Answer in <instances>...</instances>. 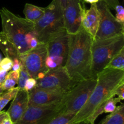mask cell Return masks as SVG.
Segmentation results:
<instances>
[{"instance_id": "1", "label": "cell", "mask_w": 124, "mask_h": 124, "mask_svg": "<svg viewBox=\"0 0 124 124\" xmlns=\"http://www.w3.org/2000/svg\"><path fill=\"white\" fill-rule=\"evenodd\" d=\"M93 40V38L82 27L76 34L70 35L69 53L65 68L76 83L93 78L92 74Z\"/></svg>"}, {"instance_id": "2", "label": "cell", "mask_w": 124, "mask_h": 124, "mask_svg": "<svg viewBox=\"0 0 124 124\" xmlns=\"http://www.w3.org/2000/svg\"><path fill=\"white\" fill-rule=\"evenodd\" d=\"M97 83L83 108L72 121L75 124L85 120L105 101L112 97L115 89L124 82V71L105 68L96 75Z\"/></svg>"}, {"instance_id": "3", "label": "cell", "mask_w": 124, "mask_h": 124, "mask_svg": "<svg viewBox=\"0 0 124 124\" xmlns=\"http://www.w3.org/2000/svg\"><path fill=\"white\" fill-rule=\"evenodd\" d=\"M2 32L8 40L15 46L20 55L31 50L30 43L36 37L35 23L16 15L7 9H0Z\"/></svg>"}, {"instance_id": "4", "label": "cell", "mask_w": 124, "mask_h": 124, "mask_svg": "<svg viewBox=\"0 0 124 124\" xmlns=\"http://www.w3.org/2000/svg\"><path fill=\"white\" fill-rule=\"evenodd\" d=\"M64 30L62 7L59 0H52L45 7L42 17L35 23V35L39 43L46 44Z\"/></svg>"}, {"instance_id": "5", "label": "cell", "mask_w": 124, "mask_h": 124, "mask_svg": "<svg viewBox=\"0 0 124 124\" xmlns=\"http://www.w3.org/2000/svg\"><path fill=\"white\" fill-rule=\"evenodd\" d=\"M124 47V34L107 38H94L92 46L93 78L105 69L110 60Z\"/></svg>"}, {"instance_id": "6", "label": "cell", "mask_w": 124, "mask_h": 124, "mask_svg": "<svg viewBox=\"0 0 124 124\" xmlns=\"http://www.w3.org/2000/svg\"><path fill=\"white\" fill-rule=\"evenodd\" d=\"M97 83V79L91 78L76 83L65 95L61 102V114H77L85 105Z\"/></svg>"}, {"instance_id": "7", "label": "cell", "mask_w": 124, "mask_h": 124, "mask_svg": "<svg viewBox=\"0 0 124 124\" xmlns=\"http://www.w3.org/2000/svg\"><path fill=\"white\" fill-rule=\"evenodd\" d=\"M69 39L70 35L64 30L46 44L47 52L46 65L48 71L65 66L69 53Z\"/></svg>"}, {"instance_id": "8", "label": "cell", "mask_w": 124, "mask_h": 124, "mask_svg": "<svg viewBox=\"0 0 124 124\" xmlns=\"http://www.w3.org/2000/svg\"><path fill=\"white\" fill-rule=\"evenodd\" d=\"M47 56L46 44H40L35 48L20 55L22 64L30 77L36 80L42 78L48 71L46 65Z\"/></svg>"}, {"instance_id": "9", "label": "cell", "mask_w": 124, "mask_h": 124, "mask_svg": "<svg viewBox=\"0 0 124 124\" xmlns=\"http://www.w3.org/2000/svg\"><path fill=\"white\" fill-rule=\"evenodd\" d=\"M76 84L65 66H60L48 70L42 78L37 80L36 88L67 93Z\"/></svg>"}, {"instance_id": "10", "label": "cell", "mask_w": 124, "mask_h": 124, "mask_svg": "<svg viewBox=\"0 0 124 124\" xmlns=\"http://www.w3.org/2000/svg\"><path fill=\"white\" fill-rule=\"evenodd\" d=\"M97 4L99 23L94 38H107L124 34V24L119 23L107 5L99 0Z\"/></svg>"}, {"instance_id": "11", "label": "cell", "mask_w": 124, "mask_h": 124, "mask_svg": "<svg viewBox=\"0 0 124 124\" xmlns=\"http://www.w3.org/2000/svg\"><path fill=\"white\" fill-rule=\"evenodd\" d=\"M60 103L45 106L29 105L21 118L14 124H46L61 114Z\"/></svg>"}, {"instance_id": "12", "label": "cell", "mask_w": 124, "mask_h": 124, "mask_svg": "<svg viewBox=\"0 0 124 124\" xmlns=\"http://www.w3.org/2000/svg\"><path fill=\"white\" fill-rule=\"evenodd\" d=\"M85 10L83 0H69L63 9L64 26L68 34L72 35L79 30Z\"/></svg>"}, {"instance_id": "13", "label": "cell", "mask_w": 124, "mask_h": 124, "mask_svg": "<svg viewBox=\"0 0 124 124\" xmlns=\"http://www.w3.org/2000/svg\"><path fill=\"white\" fill-rule=\"evenodd\" d=\"M29 92V105L45 106L60 103L66 93L36 88Z\"/></svg>"}, {"instance_id": "14", "label": "cell", "mask_w": 124, "mask_h": 124, "mask_svg": "<svg viewBox=\"0 0 124 124\" xmlns=\"http://www.w3.org/2000/svg\"><path fill=\"white\" fill-rule=\"evenodd\" d=\"M28 106L29 92L24 89H19L6 112L13 124H15L23 117Z\"/></svg>"}, {"instance_id": "15", "label": "cell", "mask_w": 124, "mask_h": 124, "mask_svg": "<svg viewBox=\"0 0 124 124\" xmlns=\"http://www.w3.org/2000/svg\"><path fill=\"white\" fill-rule=\"evenodd\" d=\"M0 50L2 51L5 57L9 58L13 62L12 71H20L23 66L20 59V53L15 46L1 31L0 32Z\"/></svg>"}, {"instance_id": "16", "label": "cell", "mask_w": 124, "mask_h": 124, "mask_svg": "<svg viewBox=\"0 0 124 124\" xmlns=\"http://www.w3.org/2000/svg\"><path fill=\"white\" fill-rule=\"evenodd\" d=\"M99 23V13L97 4H92L89 9H86L82 21V29L95 38Z\"/></svg>"}, {"instance_id": "17", "label": "cell", "mask_w": 124, "mask_h": 124, "mask_svg": "<svg viewBox=\"0 0 124 124\" xmlns=\"http://www.w3.org/2000/svg\"><path fill=\"white\" fill-rule=\"evenodd\" d=\"M45 12V7H39L31 4L26 3L24 6L23 13L25 18L35 23L42 17Z\"/></svg>"}, {"instance_id": "18", "label": "cell", "mask_w": 124, "mask_h": 124, "mask_svg": "<svg viewBox=\"0 0 124 124\" xmlns=\"http://www.w3.org/2000/svg\"><path fill=\"white\" fill-rule=\"evenodd\" d=\"M99 124H124V104L117 106L116 109L110 113Z\"/></svg>"}, {"instance_id": "19", "label": "cell", "mask_w": 124, "mask_h": 124, "mask_svg": "<svg viewBox=\"0 0 124 124\" xmlns=\"http://www.w3.org/2000/svg\"><path fill=\"white\" fill-rule=\"evenodd\" d=\"M19 72L11 71L8 72L5 77L3 83L1 85V88L4 91L12 89L17 85L19 78Z\"/></svg>"}, {"instance_id": "20", "label": "cell", "mask_w": 124, "mask_h": 124, "mask_svg": "<svg viewBox=\"0 0 124 124\" xmlns=\"http://www.w3.org/2000/svg\"><path fill=\"white\" fill-rule=\"evenodd\" d=\"M105 68L124 71V47L110 60Z\"/></svg>"}, {"instance_id": "21", "label": "cell", "mask_w": 124, "mask_h": 124, "mask_svg": "<svg viewBox=\"0 0 124 124\" xmlns=\"http://www.w3.org/2000/svg\"><path fill=\"white\" fill-rule=\"evenodd\" d=\"M19 89L18 86L14 87L7 91H4L1 94L0 96V112L2 111L3 109L8 104V102L13 100Z\"/></svg>"}, {"instance_id": "22", "label": "cell", "mask_w": 124, "mask_h": 124, "mask_svg": "<svg viewBox=\"0 0 124 124\" xmlns=\"http://www.w3.org/2000/svg\"><path fill=\"white\" fill-rule=\"evenodd\" d=\"M76 114L67 113L60 114L46 124H71Z\"/></svg>"}, {"instance_id": "23", "label": "cell", "mask_w": 124, "mask_h": 124, "mask_svg": "<svg viewBox=\"0 0 124 124\" xmlns=\"http://www.w3.org/2000/svg\"><path fill=\"white\" fill-rule=\"evenodd\" d=\"M121 101L122 100L118 97H114V96L110 97L105 102L104 113H111L113 112L117 107V104L121 102Z\"/></svg>"}, {"instance_id": "24", "label": "cell", "mask_w": 124, "mask_h": 124, "mask_svg": "<svg viewBox=\"0 0 124 124\" xmlns=\"http://www.w3.org/2000/svg\"><path fill=\"white\" fill-rule=\"evenodd\" d=\"M29 77H30L29 75L27 72L25 68L23 66H22L21 69L19 71V78H18V83H17L18 87L19 89H24L25 81Z\"/></svg>"}, {"instance_id": "25", "label": "cell", "mask_w": 124, "mask_h": 124, "mask_svg": "<svg viewBox=\"0 0 124 124\" xmlns=\"http://www.w3.org/2000/svg\"><path fill=\"white\" fill-rule=\"evenodd\" d=\"M13 62L7 57H4L0 61V72H8L12 69Z\"/></svg>"}, {"instance_id": "26", "label": "cell", "mask_w": 124, "mask_h": 124, "mask_svg": "<svg viewBox=\"0 0 124 124\" xmlns=\"http://www.w3.org/2000/svg\"><path fill=\"white\" fill-rule=\"evenodd\" d=\"M115 10L116 12V17H115L116 20L119 23L124 24V9L123 6L119 4L115 7Z\"/></svg>"}, {"instance_id": "27", "label": "cell", "mask_w": 124, "mask_h": 124, "mask_svg": "<svg viewBox=\"0 0 124 124\" xmlns=\"http://www.w3.org/2000/svg\"><path fill=\"white\" fill-rule=\"evenodd\" d=\"M37 86V80L32 77H29L25 81L24 89L27 92L36 88Z\"/></svg>"}, {"instance_id": "28", "label": "cell", "mask_w": 124, "mask_h": 124, "mask_svg": "<svg viewBox=\"0 0 124 124\" xmlns=\"http://www.w3.org/2000/svg\"><path fill=\"white\" fill-rule=\"evenodd\" d=\"M113 96L114 97L117 96V97L119 98L121 100L124 99V82L120 84L116 89L113 92Z\"/></svg>"}, {"instance_id": "29", "label": "cell", "mask_w": 124, "mask_h": 124, "mask_svg": "<svg viewBox=\"0 0 124 124\" xmlns=\"http://www.w3.org/2000/svg\"><path fill=\"white\" fill-rule=\"evenodd\" d=\"M101 1H104L110 10H115V7L120 4L119 0H101Z\"/></svg>"}, {"instance_id": "30", "label": "cell", "mask_w": 124, "mask_h": 124, "mask_svg": "<svg viewBox=\"0 0 124 124\" xmlns=\"http://www.w3.org/2000/svg\"><path fill=\"white\" fill-rule=\"evenodd\" d=\"M1 124H13V122L12 121L10 118L9 117V116H8V114H7V115H6V117L3 119Z\"/></svg>"}, {"instance_id": "31", "label": "cell", "mask_w": 124, "mask_h": 124, "mask_svg": "<svg viewBox=\"0 0 124 124\" xmlns=\"http://www.w3.org/2000/svg\"><path fill=\"white\" fill-rule=\"evenodd\" d=\"M7 72H0V85H2V83H3Z\"/></svg>"}, {"instance_id": "32", "label": "cell", "mask_w": 124, "mask_h": 124, "mask_svg": "<svg viewBox=\"0 0 124 124\" xmlns=\"http://www.w3.org/2000/svg\"><path fill=\"white\" fill-rule=\"evenodd\" d=\"M7 115V113L6 111H2L0 112V124H1L3 119L6 117Z\"/></svg>"}, {"instance_id": "33", "label": "cell", "mask_w": 124, "mask_h": 124, "mask_svg": "<svg viewBox=\"0 0 124 124\" xmlns=\"http://www.w3.org/2000/svg\"><path fill=\"white\" fill-rule=\"evenodd\" d=\"M59 2H60L61 4L62 7L63 9H64L66 7L69 0H59Z\"/></svg>"}, {"instance_id": "34", "label": "cell", "mask_w": 124, "mask_h": 124, "mask_svg": "<svg viewBox=\"0 0 124 124\" xmlns=\"http://www.w3.org/2000/svg\"><path fill=\"white\" fill-rule=\"evenodd\" d=\"M84 2H87L90 4H96L99 1V0H83Z\"/></svg>"}, {"instance_id": "35", "label": "cell", "mask_w": 124, "mask_h": 124, "mask_svg": "<svg viewBox=\"0 0 124 124\" xmlns=\"http://www.w3.org/2000/svg\"><path fill=\"white\" fill-rule=\"evenodd\" d=\"M94 124L88 121V120H86L85 119V120H83V121L79 122H78V123H76V124Z\"/></svg>"}, {"instance_id": "36", "label": "cell", "mask_w": 124, "mask_h": 124, "mask_svg": "<svg viewBox=\"0 0 124 124\" xmlns=\"http://www.w3.org/2000/svg\"><path fill=\"white\" fill-rule=\"evenodd\" d=\"M3 92H4V91L2 90V88H1V85H0V96H1V94H2Z\"/></svg>"}, {"instance_id": "37", "label": "cell", "mask_w": 124, "mask_h": 124, "mask_svg": "<svg viewBox=\"0 0 124 124\" xmlns=\"http://www.w3.org/2000/svg\"><path fill=\"white\" fill-rule=\"evenodd\" d=\"M1 55H0V61H1Z\"/></svg>"}]
</instances>
